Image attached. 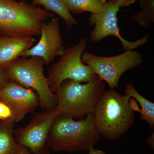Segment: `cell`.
<instances>
[{"instance_id":"9c48e42d","label":"cell","mask_w":154,"mask_h":154,"mask_svg":"<svg viewBox=\"0 0 154 154\" xmlns=\"http://www.w3.org/2000/svg\"><path fill=\"white\" fill-rule=\"evenodd\" d=\"M119 8L115 0H109L103 4L99 13L91 15L89 23L94 26L90 34L91 41L97 43L107 36H113L119 39L125 51L143 46L148 41L149 34L133 42L128 41L121 36L117 23V14Z\"/></svg>"},{"instance_id":"44dd1931","label":"cell","mask_w":154,"mask_h":154,"mask_svg":"<svg viewBox=\"0 0 154 154\" xmlns=\"http://www.w3.org/2000/svg\"><path fill=\"white\" fill-rule=\"evenodd\" d=\"M89 154H105V153L99 150L95 149L92 148L89 150Z\"/></svg>"},{"instance_id":"8992f818","label":"cell","mask_w":154,"mask_h":154,"mask_svg":"<svg viewBox=\"0 0 154 154\" xmlns=\"http://www.w3.org/2000/svg\"><path fill=\"white\" fill-rule=\"evenodd\" d=\"M87 44L88 39L83 38L73 46L67 48L57 62L50 67L47 79L53 93L64 80L86 83L96 76L93 69L82 60V54L85 51Z\"/></svg>"},{"instance_id":"5bb4252c","label":"cell","mask_w":154,"mask_h":154,"mask_svg":"<svg viewBox=\"0 0 154 154\" xmlns=\"http://www.w3.org/2000/svg\"><path fill=\"white\" fill-rule=\"evenodd\" d=\"M32 4L37 6H43L46 11L57 14L64 21L69 31L71 30L74 26L79 24L62 0H33Z\"/></svg>"},{"instance_id":"2e32d148","label":"cell","mask_w":154,"mask_h":154,"mask_svg":"<svg viewBox=\"0 0 154 154\" xmlns=\"http://www.w3.org/2000/svg\"><path fill=\"white\" fill-rule=\"evenodd\" d=\"M140 7V12L133 16L131 20L142 28L149 29L154 22V0L142 1Z\"/></svg>"},{"instance_id":"d6986e66","label":"cell","mask_w":154,"mask_h":154,"mask_svg":"<svg viewBox=\"0 0 154 154\" xmlns=\"http://www.w3.org/2000/svg\"><path fill=\"white\" fill-rule=\"evenodd\" d=\"M7 71L5 69L0 68V91L10 82Z\"/></svg>"},{"instance_id":"9a60e30c","label":"cell","mask_w":154,"mask_h":154,"mask_svg":"<svg viewBox=\"0 0 154 154\" xmlns=\"http://www.w3.org/2000/svg\"><path fill=\"white\" fill-rule=\"evenodd\" d=\"M125 94L135 99L139 104L141 109L137 112L140 114L142 120L146 122L149 127L153 129L154 127V103L146 99L140 95L135 89L132 84L128 83L126 85Z\"/></svg>"},{"instance_id":"7c38bea8","label":"cell","mask_w":154,"mask_h":154,"mask_svg":"<svg viewBox=\"0 0 154 154\" xmlns=\"http://www.w3.org/2000/svg\"><path fill=\"white\" fill-rule=\"evenodd\" d=\"M35 41L32 36L11 37L0 34V68H6L21 57Z\"/></svg>"},{"instance_id":"277c9868","label":"cell","mask_w":154,"mask_h":154,"mask_svg":"<svg viewBox=\"0 0 154 154\" xmlns=\"http://www.w3.org/2000/svg\"><path fill=\"white\" fill-rule=\"evenodd\" d=\"M105 91V83L97 75L85 84L64 80L54 93L57 98V107L60 113L80 119L93 113Z\"/></svg>"},{"instance_id":"4fadbf2b","label":"cell","mask_w":154,"mask_h":154,"mask_svg":"<svg viewBox=\"0 0 154 154\" xmlns=\"http://www.w3.org/2000/svg\"><path fill=\"white\" fill-rule=\"evenodd\" d=\"M14 117L7 120H0V154H32L24 146L14 139Z\"/></svg>"},{"instance_id":"30bf717a","label":"cell","mask_w":154,"mask_h":154,"mask_svg":"<svg viewBox=\"0 0 154 154\" xmlns=\"http://www.w3.org/2000/svg\"><path fill=\"white\" fill-rule=\"evenodd\" d=\"M40 35L38 43L23 53L21 57H39L44 60L45 64L48 65L55 57L61 55L65 49L59 17H53L50 21L43 22Z\"/></svg>"},{"instance_id":"ffe728a7","label":"cell","mask_w":154,"mask_h":154,"mask_svg":"<svg viewBox=\"0 0 154 154\" xmlns=\"http://www.w3.org/2000/svg\"><path fill=\"white\" fill-rule=\"evenodd\" d=\"M102 4H104L107 2V0H100ZM117 5L119 6V8L122 7H126L130 6L132 4H134L137 1L142 2L144 0H115Z\"/></svg>"},{"instance_id":"ba28073f","label":"cell","mask_w":154,"mask_h":154,"mask_svg":"<svg viewBox=\"0 0 154 154\" xmlns=\"http://www.w3.org/2000/svg\"><path fill=\"white\" fill-rule=\"evenodd\" d=\"M60 113L57 107L53 110L34 113L27 126L14 129V139L32 154H50L48 135L53 123Z\"/></svg>"},{"instance_id":"3957f363","label":"cell","mask_w":154,"mask_h":154,"mask_svg":"<svg viewBox=\"0 0 154 154\" xmlns=\"http://www.w3.org/2000/svg\"><path fill=\"white\" fill-rule=\"evenodd\" d=\"M54 14L25 1L0 0V34L11 37L40 35L45 20Z\"/></svg>"},{"instance_id":"5b68a950","label":"cell","mask_w":154,"mask_h":154,"mask_svg":"<svg viewBox=\"0 0 154 154\" xmlns=\"http://www.w3.org/2000/svg\"><path fill=\"white\" fill-rule=\"evenodd\" d=\"M44 60L39 57L19 58L5 68L10 81L33 89L39 97V106L43 111L56 108L57 98L50 88L44 74Z\"/></svg>"},{"instance_id":"6da1fadb","label":"cell","mask_w":154,"mask_h":154,"mask_svg":"<svg viewBox=\"0 0 154 154\" xmlns=\"http://www.w3.org/2000/svg\"><path fill=\"white\" fill-rule=\"evenodd\" d=\"M131 99L115 89L103 92L93 113L94 124L101 136L115 140L132 127L135 114Z\"/></svg>"},{"instance_id":"7a4b0ae2","label":"cell","mask_w":154,"mask_h":154,"mask_svg":"<svg viewBox=\"0 0 154 154\" xmlns=\"http://www.w3.org/2000/svg\"><path fill=\"white\" fill-rule=\"evenodd\" d=\"M101 137L94 124L93 113L76 121L60 113L53 123L48 143L50 149L55 152L72 153L89 150Z\"/></svg>"},{"instance_id":"e0dca14e","label":"cell","mask_w":154,"mask_h":154,"mask_svg":"<svg viewBox=\"0 0 154 154\" xmlns=\"http://www.w3.org/2000/svg\"><path fill=\"white\" fill-rule=\"evenodd\" d=\"M69 11L72 13L89 12L92 14H98L103 4L100 0H62Z\"/></svg>"},{"instance_id":"ac0fdd59","label":"cell","mask_w":154,"mask_h":154,"mask_svg":"<svg viewBox=\"0 0 154 154\" xmlns=\"http://www.w3.org/2000/svg\"><path fill=\"white\" fill-rule=\"evenodd\" d=\"M13 117V113L11 108L0 101V120H7Z\"/></svg>"},{"instance_id":"52a82bcc","label":"cell","mask_w":154,"mask_h":154,"mask_svg":"<svg viewBox=\"0 0 154 154\" xmlns=\"http://www.w3.org/2000/svg\"><path fill=\"white\" fill-rule=\"evenodd\" d=\"M82 60L91 66L110 89H114L118 88L119 79L125 72L142 63L143 56L134 50L125 51L121 54L111 57L100 56L85 51L82 54Z\"/></svg>"},{"instance_id":"8fae6325","label":"cell","mask_w":154,"mask_h":154,"mask_svg":"<svg viewBox=\"0 0 154 154\" xmlns=\"http://www.w3.org/2000/svg\"><path fill=\"white\" fill-rule=\"evenodd\" d=\"M0 101L11 108L16 123L24 119L27 113H34L40 105L34 90L11 81L0 91Z\"/></svg>"}]
</instances>
